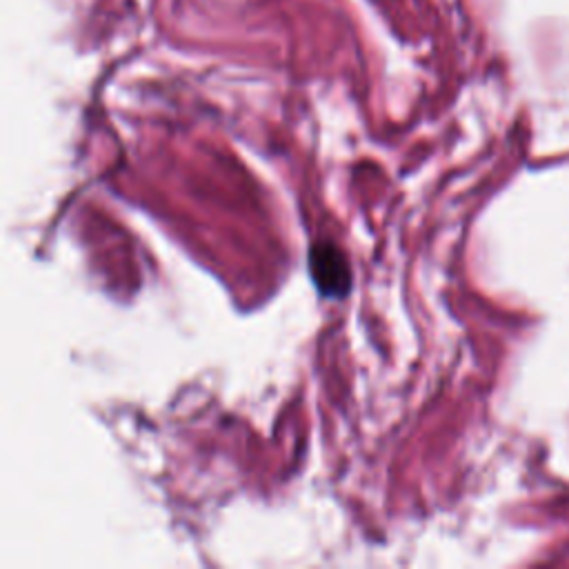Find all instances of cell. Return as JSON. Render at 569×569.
Returning <instances> with one entry per match:
<instances>
[{
  "label": "cell",
  "mask_w": 569,
  "mask_h": 569,
  "mask_svg": "<svg viewBox=\"0 0 569 569\" xmlns=\"http://www.w3.org/2000/svg\"><path fill=\"white\" fill-rule=\"evenodd\" d=\"M309 273L325 298H342L351 289V269L342 249L329 240L313 242L309 249Z\"/></svg>",
  "instance_id": "6da1fadb"
}]
</instances>
